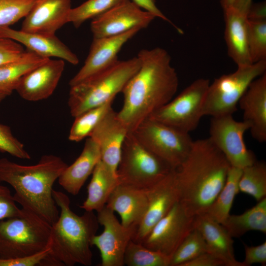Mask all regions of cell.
I'll list each match as a JSON object with an SVG mask.
<instances>
[{"label":"cell","mask_w":266,"mask_h":266,"mask_svg":"<svg viewBox=\"0 0 266 266\" xmlns=\"http://www.w3.org/2000/svg\"><path fill=\"white\" fill-rule=\"evenodd\" d=\"M137 57L140 67L123 89V104L117 112L129 132L169 101L179 84L171 57L165 49H142Z\"/></svg>","instance_id":"6da1fadb"},{"label":"cell","mask_w":266,"mask_h":266,"mask_svg":"<svg viewBox=\"0 0 266 266\" xmlns=\"http://www.w3.org/2000/svg\"><path fill=\"white\" fill-rule=\"evenodd\" d=\"M230 165L209 138L194 141L175 170L179 202L192 216L205 213L225 183Z\"/></svg>","instance_id":"7a4b0ae2"},{"label":"cell","mask_w":266,"mask_h":266,"mask_svg":"<svg viewBox=\"0 0 266 266\" xmlns=\"http://www.w3.org/2000/svg\"><path fill=\"white\" fill-rule=\"evenodd\" d=\"M67 166L61 157L53 154L43 155L33 165H23L2 158L0 182L14 189V199L22 208L52 225L60 213L53 196V187Z\"/></svg>","instance_id":"3957f363"},{"label":"cell","mask_w":266,"mask_h":266,"mask_svg":"<svg viewBox=\"0 0 266 266\" xmlns=\"http://www.w3.org/2000/svg\"><path fill=\"white\" fill-rule=\"evenodd\" d=\"M53 196L60 212L51 225L48 247L50 252L42 266H85L92 264V241L98 230L99 223L94 211L75 214L70 208L67 195L53 190Z\"/></svg>","instance_id":"277c9868"},{"label":"cell","mask_w":266,"mask_h":266,"mask_svg":"<svg viewBox=\"0 0 266 266\" xmlns=\"http://www.w3.org/2000/svg\"><path fill=\"white\" fill-rule=\"evenodd\" d=\"M140 66L137 56L119 60L106 70L70 87L68 105L71 116L75 117L90 109L113 100Z\"/></svg>","instance_id":"5b68a950"},{"label":"cell","mask_w":266,"mask_h":266,"mask_svg":"<svg viewBox=\"0 0 266 266\" xmlns=\"http://www.w3.org/2000/svg\"><path fill=\"white\" fill-rule=\"evenodd\" d=\"M51 225L21 208L16 216L0 221V259L26 257L48 247Z\"/></svg>","instance_id":"8992f818"},{"label":"cell","mask_w":266,"mask_h":266,"mask_svg":"<svg viewBox=\"0 0 266 266\" xmlns=\"http://www.w3.org/2000/svg\"><path fill=\"white\" fill-rule=\"evenodd\" d=\"M174 169L129 132L123 142L117 170L119 183L146 190Z\"/></svg>","instance_id":"52a82bcc"},{"label":"cell","mask_w":266,"mask_h":266,"mask_svg":"<svg viewBox=\"0 0 266 266\" xmlns=\"http://www.w3.org/2000/svg\"><path fill=\"white\" fill-rule=\"evenodd\" d=\"M266 60L250 65L238 66L233 72L224 74L210 83L204 100L202 114L216 117L233 115L249 85L266 72Z\"/></svg>","instance_id":"ba28073f"},{"label":"cell","mask_w":266,"mask_h":266,"mask_svg":"<svg viewBox=\"0 0 266 266\" xmlns=\"http://www.w3.org/2000/svg\"><path fill=\"white\" fill-rule=\"evenodd\" d=\"M132 132L144 146L174 169L187 158L194 142L189 133L149 118Z\"/></svg>","instance_id":"9c48e42d"},{"label":"cell","mask_w":266,"mask_h":266,"mask_svg":"<svg viewBox=\"0 0 266 266\" xmlns=\"http://www.w3.org/2000/svg\"><path fill=\"white\" fill-rule=\"evenodd\" d=\"M209 84L207 79L195 80L148 118L189 133L197 128L203 116L202 109Z\"/></svg>","instance_id":"30bf717a"},{"label":"cell","mask_w":266,"mask_h":266,"mask_svg":"<svg viewBox=\"0 0 266 266\" xmlns=\"http://www.w3.org/2000/svg\"><path fill=\"white\" fill-rule=\"evenodd\" d=\"M249 129L247 123L236 121L233 115L212 117L208 138L231 166L243 169L257 161L254 154L247 148L244 142V135Z\"/></svg>","instance_id":"8fae6325"},{"label":"cell","mask_w":266,"mask_h":266,"mask_svg":"<svg viewBox=\"0 0 266 266\" xmlns=\"http://www.w3.org/2000/svg\"><path fill=\"white\" fill-rule=\"evenodd\" d=\"M194 220L195 216L189 214L178 201L154 226L141 244L171 258L195 229Z\"/></svg>","instance_id":"7c38bea8"},{"label":"cell","mask_w":266,"mask_h":266,"mask_svg":"<svg viewBox=\"0 0 266 266\" xmlns=\"http://www.w3.org/2000/svg\"><path fill=\"white\" fill-rule=\"evenodd\" d=\"M114 212L106 205L97 212L99 224L103 227L102 233L95 235L92 245L99 250L101 266H123L127 246L135 232L136 227H126L120 222Z\"/></svg>","instance_id":"4fadbf2b"},{"label":"cell","mask_w":266,"mask_h":266,"mask_svg":"<svg viewBox=\"0 0 266 266\" xmlns=\"http://www.w3.org/2000/svg\"><path fill=\"white\" fill-rule=\"evenodd\" d=\"M156 17L131 0H126L92 19L93 38L119 35L134 28H147Z\"/></svg>","instance_id":"5bb4252c"},{"label":"cell","mask_w":266,"mask_h":266,"mask_svg":"<svg viewBox=\"0 0 266 266\" xmlns=\"http://www.w3.org/2000/svg\"><path fill=\"white\" fill-rule=\"evenodd\" d=\"M175 170L145 190L147 207L132 238L133 241L141 243L154 226L179 201Z\"/></svg>","instance_id":"9a60e30c"},{"label":"cell","mask_w":266,"mask_h":266,"mask_svg":"<svg viewBox=\"0 0 266 266\" xmlns=\"http://www.w3.org/2000/svg\"><path fill=\"white\" fill-rule=\"evenodd\" d=\"M142 29L134 28L122 34L93 38L84 65L69 82L70 87L102 72L119 60L118 54L124 45Z\"/></svg>","instance_id":"2e32d148"},{"label":"cell","mask_w":266,"mask_h":266,"mask_svg":"<svg viewBox=\"0 0 266 266\" xmlns=\"http://www.w3.org/2000/svg\"><path fill=\"white\" fill-rule=\"evenodd\" d=\"M71 0H38L25 17L20 30L47 35L68 23Z\"/></svg>","instance_id":"e0dca14e"},{"label":"cell","mask_w":266,"mask_h":266,"mask_svg":"<svg viewBox=\"0 0 266 266\" xmlns=\"http://www.w3.org/2000/svg\"><path fill=\"white\" fill-rule=\"evenodd\" d=\"M129 132L117 112L111 108L89 136L99 145L101 161L116 173L122 145Z\"/></svg>","instance_id":"ac0fdd59"},{"label":"cell","mask_w":266,"mask_h":266,"mask_svg":"<svg viewBox=\"0 0 266 266\" xmlns=\"http://www.w3.org/2000/svg\"><path fill=\"white\" fill-rule=\"evenodd\" d=\"M64 68V60L49 59L25 75L15 90L28 101L46 99L56 89Z\"/></svg>","instance_id":"d6986e66"},{"label":"cell","mask_w":266,"mask_h":266,"mask_svg":"<svg viewBox=\"0 0 266 266\" xmlns=\"http://www.w3.org/2000/svg\"><path fill=\"white\" fill-rule=\"evenodd\" d=\"M243 121L249 126L253 138L266 141V72L254 79L240 98Z\"/></svg>","instance_id":"ffe728a7"},{"label":"cell","mask_w":266,"mask_h":266,"mask_svg":"<svg viewBox=\"0 0 266 266\" xmlns=\"http://www.w3.org/2000/svg\"><path fill=\"white\" fill-rule=\"evenodd\" d=\"M0 36L24 45L29 50L42 57H57L73 65L79 63L78 57L55 35L27 33L9 27H1Z\"/></svg>","instance_id":"44dd1931"},{"label":"cell","mask_w":266,"mask_h":266,"mask_svg":"<svg viewBox=\"0 0 266 266\" xmlns=\"http://www.w3.org/2000/svg\"><path fill=\"white\" fill-rule=\"evenodd\" d=\"M147 204L145 190L119 183L110 194L105 205L119 214L124 226L137 228Z\"/></svg>","instance_id":"7402d4cb"},{"label":"cell","mask_w":266,"mask_h":266,"mask_svg":"<svg viewBox=\"0 0 266 266\" xmlns=\"http://www.w3.org/2000/svg\"><path fill=\"white\" fill-rule=\"evenodd\" d=\"M194 226L205 240L207 252L223 260L226 266H243L235 259L233 237L222 224L203 213L195 216Z\"/></svg>","instance_id":"603a6c76"},{"label":"cell","mask_w":266,"mask_h":266,"mask_svg":"<svg viewBox=\"0 0 266 266\" xmlns=\"http://www.w3.org/2000/svg\"><path fill=\"white\" fill-rule=\"evenodd\" d=\"M100 160L99 145L89 137L79 156L71 165H67L60 175L59 184L68 193L77 195Z\"/></svg>","instance_id":"cb8c5ba5"},{"label":"cell","mask_w":266,"mask_h":266,"mask_svg":"<svg viewBox=\"0 0 266 266\" xmlns=\"http://www.w3.org/2000/svg\"><path fill=\"white\" fill-rule=\"evenodd\" d=\"M223 11L228 55L237 66L252 64L248 49L246 16L233 6Z\"/></svg>","instance_id":"d4e9b609"},{"label":"cell","mask_w":266,"mask_h":266,"mask_svg":"<svg viewBox=\"0 0 266 266\" xmlns=\"http://www.w3.org/2000/svg\"><path fill=\"white\" fill-rule=\"evenodd\" d=\"M119 183L117 173L100 160L92 172L87 187V198L80 207L86 211H99L105 206L110 194Z\"/></svg>","instance_id":"484cf974"},{"label":"cell","mask_w":266,"mask_h":266,"mask_svg":"<svg viewBox=\"0 0 266 266\" xmlns=\"http://www.w3.org/2000/svg\"><path fill=\"white\" fill-rule=\"evenodd\" d=\"M49 59L29 50L18 59L0 66V92L10 95L25 75Z\"/></svg>","instance_id":"4316f807"},{"label":"cell","mask_w":266,"mask_h":266,"mask_svg":"<svg viewBox=\"0 0 266 266\" xmlns=\"http://www.w3.org/2000/svg\"><path fill=\"white\" fill-rule=\"evenodd\" d=\"M232 237H239L250 231L266 233V197L239 215H229L222 224Z\"/></svg>","instance_id":"83f0119b"},{"label":"cell","mask_w":266,"mask_h":266,"mask_svg":"<svg viewBox=\"0 0 266 266\" xmlns=\"http://www.w3.org/2000/svg\"><path fill=\"white\" fill-rule=\"evenodd\" d=\"M242 169L230 166L224 186L205 213L222 224L230 215L235 196L239 192V181Z\"/></svg>","instance_id":"f1b7e54d"},{"label":"cell","mask_w":266,"mask_h":266,"mask_svg":"<svg viewBox=\"0 0 266 266\" xmlns=\"http://www.w3.org/2000/svg\"><path fill=\"white\" fill-rule=\"evenodd\" d=\"M239 192L249 195L259 201L266 197V164L256 161L242 169L239 181Z\"/></svg>","instance_id":"f546056e"},{"label":"cell","mask_w":266,"mask_h":266,"mask_svg":"<svg viewBox=\"0 0 266 266\" xmlns=\"http://www.w3.org/2000/svg\"><path fill=\"white\" fill-rule=\"evenodd\" d=\"M113 100L101 105L90 109L74 117L70 128L68 139L71 141L79 142L89 137L98 124L112 108Z\"/></svg>","instance_id":"4dcf8cb0"},{"label":"cell","mask_w":266,"mask_h":266,"mask_svg":"<svg viewBox=\"0 0 266 266\" xmlns=\"http://www.w3.org/2000/svg\"><path fill=\"white\" fill-rule=\"evenodd\" d=\"M170 259L132 239L125 250L124 264L128 266H169Z\"/></svg>","instance_id":"1f68e13d"},{"label":"cell","mask_w":266,"mask_h":266,"mask_svg":"<svg viewBox=\"0 0 266 266\" xmlns=\"http://www.w3.org/2000/svg\"><path fill=\"white\" fill-rule=\"evenodd\" d=\"M207 252V246L203 237L195 228L172 255L169 266H182L184 263Z\"/></svg>","instance_id":"d6a6232c"},{"label":"cell","mask_w":266,"mask_h":266,"mask_svg":"<svg viewBox=\"0 0 266 266\" xmlns=\"http://www.w3.org/2000/svg\"><path fill=\"white\" fill-rule=\"evenodd\" d=\"M126 0H87L81 5L71 8L68 23L78 28L86 21L93 19Z\"/></svg>","instance_id":"836d02e7"},{"label":"cell","mask_w":266,"mask_h":266,"mask_svg":"<svg viewBox=\"0 0 266 266\" xmlns=\"http://www.w3.org/2000/svg\"><path fill=\"white\" fill-rule=\"evenodd\" d=\"M249 52L252 63L266 60V21L247 20Z\"/></svg>","instance_id":"e575fe53"},{"label":"cell","mask_w":266,"mask_h":266,"mask_svg":"<svg viewBox=\"0 0 266 266\" xmlns=\"http://www.w3.org/2000/svg\"><path fill=\"white\" fill-rule=\"evenodd\" d=\"M38 0H0V27H9L28 14Z\"/></svg>","instance_id":"d590c367"},{"label":"cell","mask_w":266,"mask_h":266,"mask_svg":"<svg viewBox=\"0 0 266 266\" xmlns=\"http://www.w3.org/2000/svg\"><path fill=\"white\" fill-rule=\"evenodd\" d=\"M0 152L21 159L31 158L24 144L12 134L10 128L1 124H0Z\"/></svg>","instance_id":"8d00e7d4"},{"label":"cell","mask_w":266,"mask_h":266,"mask_svg":"<svg viewBox=\"0 0 266 266\" xmlns=\"http://www.w3.org/2000/svg\"><path fill=\"white\" fill-rule=\"evenodd\" d=\"M21 208H19L10 189L0 185V221L19 215Z\"/></svg>","instance_id":"74e56055"},{"label":"cell","mask_w":266,"mask_h":266,"mask_svg":"<svg viewBox=\"0 0 266 266\" xmlns=\"http://www.w3.org/2000/svg\"><path fill=\"white\" fill-rule=\"evenodd\" d=\"M25 51L18 42L0 36V66L18 59Z\"/></svg>","instance_id":"f35d334b"},{"label":"cell","mask_w":266,"mask_h":266,"mask_svg":"<svg viewBox=\"0 0 266 266\" xmlns=\"http://www.w3.org/2000/svg\"><path fill=\"white\" fill-rule=\"evenodd\" d=\"M50 251L48 247L34 254L23 257L0 259V266H42V263Z\"/></svg>","instance_id":"ab89813d"},{"label":"cell","mask_w":266,"mask_h":266,"mask_svg":"<svg viewBox=\"0 0 266 266\" xmlns=\"http://www.w3.org/2000/svg\"><path fill=\"white\" fill-rule=\"evenodd\" d=\"M245 258L242 262L243 266L254 264L266 265V241L257 246H249L244 243Z\"/></svg>","instance_id":"60d3db41"},{"label":"cell","mask_w":266,"mask_h":266,"mask_svg":"<svg viewBox=\"0 0 266 266\" xmlns=\"http://www.w3.org/2000/svg\"><path fill=\"white\" fill-rule=\"evenodd\" d=\"M142 9L153 14L156 18L158 17L168 22L172 25L180 34H183V31L176 26L158 8L155 0H132Z\"/></svg>","instance_id":"b9f144b4"},{"label":"cell","mask_w":266,"mask_h":266,"mask_svg":"<svg viewBox=\"0 0 266 266\" xmlns=\"http://www.w3.org/2000/svg\"><path fill=\"white\" fill-rule=\"evenodd\" d=\"M182 266H226L225 262L208 253H204L196 258L188 261Z\"/></svg>","instance_id":"7bdbcfd3"},{"label":"cell","mask_w":266,"mask_h":266,"mask_svg":"<svg viewBox=\"0 0 266 266\" xmlns=\"http://www.w3.org/2000/svg\"><path fill=\"white\" fill-rule=\"evenodd\" d=\"M248 20L266 21V2L265 1L252 3L246 14Z\"/></svg>","instance_id":"ee69618b"},{"label":"cell","mask_w":266,"mask_h":266,"mask_svg":"<svg viewBox=\"0 0 266 266\" xmlns=\"http://www.w3.org/2000/svg\"><path fill=\"white\" fill-rule=\"evenodd\" d=\"M252 0H236L233 6L246 16Z\"/></svg>","instance_id":"f6af8a7d"},{"label":"cell","mask_w":266,"mask_h":266,"mask_svg":"<svg viewBox=\"0 0 266 266\" xmlns=\"http://www.w3.org/2000/svg\"><path fill=\"white\" fill-rule=\"evenodd\" d=\"M236 0H220L221 7L223 9L233 6Z\"/></svg>","instance_id":"bcb514c9"},{"label":"cell","mask_w":266,"mask_h":266,"mask_svg":"<svg viewBox=\"0 0 266 266\" xmlns=\"http://www.w3.org/2000/svg\"><path fill=\"white\" fill-rule=\"evenodd\" d=\"M7 96H8L7 94L0 92V101L3 100Z\"/></svg>","instance_id":"7dc6e473"}]
</instances>
